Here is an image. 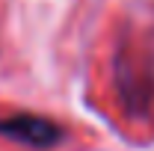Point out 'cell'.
Wrapping results in <instances>:
<instances>
[{"mask_svg": "<svg viewBox=\"0 0 154 151\" xmlns=\"http://www.w3.org/2000/svg\"><path fill=\"white\" fill-rule=\"evenodd\" d=\"M0 136L3 139H12V142H21L27 148H54L65 139V131L59 128L57 122L45 119V116L36 113H12V116H0Z\"/></svg>", "mask_w": 154, "mask_h": 151, "instance_id": "obj_1", "label": "cell"}]
</instances>
